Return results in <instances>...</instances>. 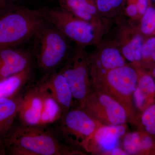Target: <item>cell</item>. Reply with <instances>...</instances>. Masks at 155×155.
<instances>
[{"label":"cell","instance_id":"obj_10","mask_svg":"<svg viewBox=\"0 0 155 155\" xmlns=\"http://www.w3.org/2000/svg\"><path fill=\"white\" fill-rule=\"evenodd\" d=\"M31 51L13 47L0 48V80L32 66Z\"/></svg>","mask_w":155,"mask_h":155},{"label":"cell","instance_id":"obj_7","mask_svg":"<svg viewBox=\"0 0 155 155\" xmlns=\"http://www.w3.org/2000/svg\"><path fill=\"white\" fill-rule=\"evenodd\" d=\"M60 133L69 144L83 148L90 137L100 125L82 108H72L61 116Z\"/></svg>","mask_w":155,"mask_h":155},{"label":"cell","instance_id":"obj_23","mask_svg":"<svg viewBox=\"0 0 155 155\" xmlns=\"http://www.w3.org/2000/svg\"><path fill=\"white\" fill-rule=\"evenodd\" d=\"M98 11L107 13L122 7L125 0H94Z\"/></svg>","mask_w":155,"mask_h":155},{"label":"cell","instance_id":"obj_13","mask_svg":"<svg viewBox=\"0 0 155 155\" xmlns=\"http://www.w3.org/2000/svg\"><path fill=\"white\" fill-rule=\"evenodd\" d=\"M23 96L0 99V138L4 139L13 127L14 119L22 107Z\"/></svg>","mask_w":155,"mask_h":155},{"label":"cell","instance_id":"obj_17","mask_svg":"<svg viewBox=\"0 0 155 155\" xmlns=\"http://www.w3.org/2000/svg\"><path fill=\"white\" fill-rule=\"evenodd\" d=\"M100 61L101 66L105 71L126 65L121 53L115 48H106L103 50Z\"/></svg>","mask_w":155,"mask_h":155},{"label":"cell","instance_id":"obj_26","mask_svg":"<svg viewBox=\"0 0 155 155\" xmlns=\"http://www.w3.org/2000/svg\"><path fill=\"white\" fill-rule=\"evenodd\" d=\"M138 6V13L143 16L146 11L149 4V0H137Z\"/></svg>","mask_w":155,"mask_h":155},{"label":"cell","instance_id":"obj_15","mask_svg":"<svg viewBox=\"0 0 155 155\" xmlns=\"http://www.w3.org/2000/svg\"><path fill=\"white\" fill-rule=\"evenodd\" d=\"M42 99L41 117L39 126L53 123L63 115L61 106L52 94L41 83L38 84Z\"/></svg>","mask_w":155,"mask_h":155},{"label":"cell","instance_id":"obj_12","mask_svg":"<svg viewBox=\"0 0 155 155\" xmlns=\"http://www.w3.org/2000/svg\"><path fill=\"white\" fill-rule=\"evenodd\" d=\"M42 99L38 84L31 89L24 95L18 116L22 125L39 126Z\"/></svg>","mask_w":155,"mask_h":155},{"label":"cell","instance_id":"obj_18","mask_svg":"<svg viewBox=\"0 0 155 155\" xmlns=\"http://www.w3.org/2000/svg\"><path fill=\"white\" fill-rule=\"evenodd\" d=\"M142 39L140 36H136L125 45L122 50L123 56L131 62H138L142 59Z\"/></svg>","mask_w":155,"mask_h":155},{"label":"cell","instance_id":"obj_2","mask_svg":"<svg viewBox=\"0 0 155 155\" xmlns=\"http://www.w3.org/2000/svg\"><path fill=\"white\" fill-rule=\"evenodd\" d=\"M138 73L135 69L125 66L105 71L97 77L92 78L91 85L94 90L110 96L124 108L127 120L136 124L137 118L134 106L133 94L137 80Z\"/></svg>","mask_w":155,"mask_h":155},{"label":"cell","instance_id":"obj_9","mask_svg":"<svg viewBox=\"0 0 155 155\" xmlns=\"http://www.w3.org/2000/svg\"><path fill=\"white\" fill-rule=\"evenodd\" d=\"M125 124L116 125H100L84 145L83 149L93 154L110 155L119 147L120 140L126 134Z\"/></svg>","mask_w":155,"mask_h":155},{"label":"cell","instance_id":"obj_22","mask_svg":"<svg viewBox=\"0 0 155 155\" xmlns=\"http://www.w3.org/2000/svg\"><path fill=\"white\" fill-rule=\"evenodd\" d=\"M140 155L155 154V140L152 136L143 130H140Z\"/></svg>","mask_w":155,"mask_h":155},{"label":"cell","instance_id":"obj_19","mask_svg":"<svg viewBox=\"0 0 155 155\" xmlns=\"http://www.w3.org/2000/svg\"><path fill=\"white\" fill-rule=\"evenodd\" d=\"M137 88L144 95L153 101L155 97V82L148 74L138 75Z\"/></svg>","mask_w":155,"mask_h":155},{"label":"cell","instance_id":"obj_4","mask_svg":"<svg viewBox=\"0 0 155 155\" xmlns=\"http://www.w3.org/2000/svg\"><path fill=\"white\" fill-rule=\"evenodd\" d=\"M66 38L45 19L31 39V53L36 58L39 69L45 75L57 71L67 60L69 45Z\"/></svg>","mask_w":155,"mask_h":155},{"label":"cell","instance_id":"obj_29","mask_svg":"<svg viewBox=\"0 0 155 155\" xmlns=\"http://www.w3.org/2000/svg\"><path fill=\"white\" fill-rule=\"evenodd\" d=\"M151 59H152L153 61H155V51L153 53L152 55L151 58Z\"/></svg>","mask_w":155,"mask_h":155},{"label":"cell","instance_id":"obj_6","mask_svg":"<svg viewBox=\"0 0 155 155\" xmlns=\"http://www.w3.org/2000/svg\"><path fill=\"white\" fill-rule=\"evenodd\" d=\"M82 48L67 58L59 72L64 75L72 91L74 103L83 109L92 90L89 76L88 62Z\"/></svg>","mask_w":155,"mask_h":155},{"label":"cell","instance_id":"obj_31","mask_svg":"<svg viewBox=\"0 0 155 155\" xmlns=\"http://www.w3.org/2000/svg\"><path fill=\"white\" fill-rule=\"evenodd\" d=\"M153 74L154 76L155 77V68L153 69Z\"/></svg>","mask_w":155,"mask_h":155},{"label":"cell","instance_id":"obj_28","mask_svg":"<svg viewBox=\"0 0 155 155\" xmlns=\"http://www.w3.org/2000/svg\"><path fill=\"white\" fill-rule=\"evenodd\" d=\"M5 147L2 139L0 138V155H6Z\"/></svg>","mask_w":155,"mask_h":155},{"label":"cell","instance_id":"obj_24","mask_svg":"<svg viewBox=\"0 0 155 155\" xmlns=\"http://www.w3.org/2000/svg\"><path fill=\"white\" fill-rule=\"evenodd\" d=\"M155 51V38L148 39L143 44L142 58L145 60L151 59Z\"/></svg>","mask_w":155,"mask_h":155},{"label":"cell","instance_id":"obj_11","mask_svg":"<svg viewBox=\"0 0 155 155\" xmlns=\"http://www.w3.org/2000/svg\"><path fill=\"white\" fill-rule=\"evenodd\" d=\"M41 82L49 91L61 106L63 114L72 108L75 103L71 88L66 78L59 71L45 75Z\"/></svg>","mask_w":155,"mask_h":155},{"label":"cell","instance_id":"obj_16","mask_svg":"<svg viewBox=\"0 0 155 155\" xmlns=\"http://www.w3.org/2000/svg\"><path fill=\"white\" fill-rule=\"evenodd\" d=\"M60 7L78 19L91 22L98 11L94 0H59Z\"/></svg>","mask_w":155,"mask_h":155},{"label":"cell","instance_id":"obj_20","mask_svg":"<svg viewBox=\"0 0 155 155\" xmlns=\"http://www.w3.org/2000/svg\"><path fill=\"white\" fill-rule=\"evenodd\" d=\"M141 123L145 131L155 136V104H153L143 111Z\"/></svg>","mask_w":155,"mask_h":155},{"label":"cell","instance_id":"obj_1","mask_svg":"<svg viewBox=\"0 0 155 155\" xmlns=\"http://www.w3.org/2000/svg\"><path fill=\"white\" fill-rule=\"evenodd\" d=\"M9 153L14 155H67L79 154L62 143L40 126L13 127L3 140Z\"/></svg>","mask_w":155,"mask_h":155},{"label":"cell","instance_id":"obj_27","mask_svg":"<svg viewBox=\"0 0 155 155\" xmlns=\"http://www.w3.org/2000/svg\"><path fill=\"white\" fill-rule=\"evenodd\" d=\"M110 155H127V153L124 150L119 148V147H116L114 149L112 152L111 153Z\"/></svg>","mask_w":155,"mask_h":155},{"label":"cell","instance_id":"obj_25","mask_svg":"<svg viewBox=\"0 0 155 155\" xmlns=\"http://www.w3.org/2000/svg\"><path fill=\"white\" fill-rule=\"evenodd\" d=\"M21 5L17 0H0V16Z\"/></svg>","mask_w":155,"mask_h":155},{"label":"cell","instance_id":"obj_30","mask_svg":"<svg viewBox=\"0 0 155 155\" xmlns=\"http://www.w3.org/2000/svg\"><path fill=\"white\" fill-rule=\"evenodd\" d=\"M17 1H18V2H19V3L21 4V2H24V1H26V2H27V1H33V0H17Z\"/></svg>","mask_w":155,"mask_h":155},{"label":"cell","instance_id":"obj_8","mask_svg":"<svg viewBox=\"0 0 155 155\" xmlns=\"http://www.w3.org/2000/svg\"><path fill=\"white\" fill-rule=\"evenodd\" d=\"M83 109L102 125H122L128 121L124 108L110 96L97 91L92 90Z\"/></svg>","mask_w":155,"mask_h":155},{"label":"cell","instance_id":"obj_21","mask_svg":"<svg viewBox=\"0 0 155 155\" xmlns=\"http://www.w3.org/2000/svg\"><path fill=\"white\" fill-rule=\"evenodd\" d=\"M140 30L145 35H150L155 31V8L149 6L142 16Z\"/></svg>","mask_w":155,"mask_h":155},{"label":"cell","instance_id":"obj_14","mask_svg":"<svg viewBox=\"0 0 155 155\" xmlns=\"http://www.w3.org/2000/svg\"><path fill=\"white\" fill-rule=\"evenodd\" d=\"M32 66L21 72L0 80V99L17 95L20 90L30 80Z\"/></svg>","mask_w":155,"mask_h":155},{"label":"cell","instance_id":"obj_3","mask_svg":"<svg viewBox=\"0 0 155 155\" xmlns=\"http://www.w3.org/2000/svg\"><path fill=\"white\" fill-rule=\"evenodd\" d=\"M41 8L19 5L0 16V48L16 47L31 40L44 22Z\"/></svg>","mask_w":155,"mask_h":155},{"label":"cell","instance_id":"obj_5","mask_svg":"<svg viewBox=\"0 0 155 155\" xmlns=\"http://www.w3.org/2000/svg\"><path fill=\"white\" fill-rule=\"evenodd\" d=\"M41 10L45 19L67 38L82 46L93 41L94 28L91 22L78 19L61 7H44Z\"/></svg>","mask_w":155,"mask_h":155},{"label":"cell","instance_id":"obj_32","mask_svg":"<svg viewBox=\"0 0 155 155\" xmlns=\"http://www.w3.org/2000/svg\"><path fill=\"white\" fill-rule=\"evenodd\" d=\"M152 1H154V2H155V0H152Z\"/></svg>","mask_w":155,"mask_h":155}]
</instances>
